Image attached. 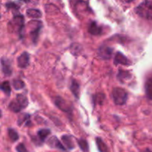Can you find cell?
I'll use <instances>...</instances> for the list:
<instances>
[{
  "mask_svg": "<svg viewBox=\"0 0 152 152\" xmlns=\"http://www.w3.org/2000/svg\"><path fill=\"white\" fill-rule=\"evenodd\" d=\"M136 13L140 17L152 19V0H144L136 7Z\"/></svg>",
  "mask_w": 152,
  "mask_h": 152,
  "instance_id": "1",
  "label": "cell"
},
{
  "mask_svg": "<svg viewBox=\"0 0 152 152\" xmlns=\"http://www.w3.org/2000/svg\"><path fill=\"white\" fill-rule=\"evenodd\" d=\"M28 101L26 96L23 94H18L16 99L12 100L9 104V109L15 113L19 112L28 106Z\"/></svg>",
  "mask_w": 152,
  "mask_h": 152,
  "instance_id": "2",
  "label": "cell"
},
{
  "mask_svg": "<svg viewBox=\"0 0 152 152\" xmlns=\"http://www.w3.org/2000/svg\"><path fill=\"white\" fill-rule=\"evenodd\" d=\"M112 97L116 105H125L127 102L128 93L125 89L121 88H114L112 91Z\"/></svg>",
  "mask_w": 152,
  "mask_h": 152,
  "instance_id": "3",
  "label": "cell"
},
{
  "mask_svg": "<svg viewBox=\"0 0 152 152\" xmlns=\"http://www.w3.org/2000/svg\"><path fill=\"white\" fill-rule=\"evenodd\" d=\"M10 24H11L12 31L13 32H16L18 34H21L22 29L24 28V18L23 16L19 15V16H16L13 19V20L10 21Z\"/></svg>",
  "mask_w": 152,
  "mask_h": 152,
  "instance_id": "4",
  "label": "cell"
},
{
  "mask_svg": "<svg viewBox=\"0 0 152 152\" xmlns=\"http://www.w3.org/2000/svg\"><path fill=\"white\" fill-rule=\"evenodd\" d=\"M30 56L27 52H24L17 59L18 66L21 68H25L29 65Z\"/></svg>",
  "mask_w": 152,
  "mask_h": 152,
  "instance_id": "5",
  "label": "cell"
},
{
  "mask_svg": "<svg viewBox=\"0 0 152 152\" xmlns=\"http://www.w3.org/2000/svg\"><path fill=\"white\" fill-rule=\"evenodd\" d=\"M113 50L108 46H101L99 49V55L102 59H108L112 56Z\"/></svg>",
  "mask_w": 152,
  "mask_h": 152,
  "instance_id": "6",
  "label": "cell"
},
{
  "mask_svg": "<svg viewBox=\"0 0 152 152\" xmlns=\"http://www.w3.org/2000/svg\"><path fill=\"white\" fill-rule=\"evenodd\" d=\"M55 104H56V106L59 108V109L62 110V111H65V112H68V111H71V107L69 104H68V102L65 100H64L61 97H57L55 99Z\"/></svg>",
  "mask_w": 152,
  "mask_h": 152,
  "instance_id": "7",
  "label": "cell"
},
{
  "mask_svg": "<svg viewBox=\"0 0 152 152\" xmlns=\"http://www.w3.org/2000/svg\"><path fill=\"white\" fill-rule=\"evenodd\" d=\"M114 64L118 65V64H122L124 65H130V61L128 59V58L126 56L120 52H117L114 57Z\"/></svg>",
  "mask_w": 152,
  "mask_h": 152,
  "instance_id": "8",
  "label": "cell"
},
{
  "mask_svg": "<svg viewBox=\"0 0 152 152\" xmlns=\"http://www.w3.org/2000/svg\"><path fill=\"white\" fill-rule=\"evenodd\" d=\"M1 71L5 76H10L12 74V68L10 65V62L7 59L1 58Z\"/></svg>",
  "mask_w": 152,
  "mask_h": 152,
  "instance_id": "9",
  "label": "cell"
},
{
  "mask_svg": "<svg viewBox=\"0 0 152 152\" xmlns=\"http://www.w3.org/2000/svg\"><path fill=\"white\" fill-rule=\"evenodd\" d=\"M34 28H31L30 33H31V35L32 37L33 40L35 42L36 40H37L39 36V33L40 30L42 28V24L39 21H36L35 22V26L33 27Z\"/></svg>",
  "mask_w": 152,
  "mask_h": 152,
  "instance_id": "10",
  "label": "cell"
},
{
  "mask_svg": "<svg viewBox=\"0 0 152 152\" xmlns=\"http://www.w3.org/2000/svg\"><path fill=\"white\" fill-rule=\"evenodd\" d=\"M145 90L147 97L152 100V74L148 77L145 81Z\"/></svg>",
  "mask_w": 152,
  "mask_h": 152,
  "instance_id": "11",
  "label": "cell"
},
{
  "mask_svg": "<svg viewBox=\"0 0 152 152\" xmlns=\"http://www.w3.org/2000/svg\"><path fill=\"white\" fill-rule=\"evenodd\" d=\"M88 31L92 35H100L102 34V28L99 26L96 22H92L89 25Z\"/></svg>",
  "mask_w": 152,
  "mask_h": 152,
  "instance_id": "12",
  "label": "cell"
},
{
  "mask_svg": "<svg viewBox=\"0 0 152 152\" xmlns=\"http://www.w3.org/2000/svg\"><path fill=\"white\" fill-rule=\"evenodd\" d=\"M48 145H50V147L58 148V149L60 150H63V151H65V150L66 149V148L62 145V144L59 142V140L56 137H50V139L48 140Z\"/></svg>",
  "mask_w": 152,
  "mask_h": 152,
  "instance_id": "13",
  "label": "cell"
},
{
  "mask_svg": "<svg viewBox=\"0 0 152 152\" xmlns=\"http://www.w3.org/2000/svg\"><path fill=\"white\" fill-rule=\"evenodd\" d=\"M62 140L68 149H74V147H75L74 143V140H73V138L71 136H69V135H64V136L62 137Z\"/></svg>",
  "mask_w": 152,
  "mask_h": 152,
  "instance_id": "14",
  "label": "cell"
},
{
  "mask_svg": "<svg viewBox=\"0 0 152 152\" xmlns=\"http://www.w3.org/2000/svg\"><path fill=\"white\" fill-rule=\"evenodd\" d=\"M80 84L78 83V82L76 81V80H73L71 85V91L73 93V94H74L77 99L80 97Z\"/></svg>",
  "mask_w": 152,
  "mask_h": 152,
  "instance_id": "15",
  "label": "cell"
},
{
  "mask_svg": "<svg viewBox=\"0 0 152 152\" xmlns=\"http://www.w3.org/2000/svg\"><path fill=\"white\" fill-rule=\"evenodd\" d=\"M50 134V131L49 129H41L37 132L39 138L41 142H44L46 140L47 137Z\"/></svg>",
  "mask_w": 152,
  "mask_h": 152,
  "instance_id": "16",
  "label": "cell"
},
{
  "mask_svg": "<svg viewBox=\"0 0 152 152\" xmlns=\"http://www.w3.org/2000/svg\"><path fill=\"white\" fill-rule=\"evenodd\" d=\"M26 14L31 18H40L42 13L37 9H28L26 11Z\"/></svg>",
  "mask_w": 152,
  "mask_h": 152,
  "instance_id": "17",
  "label": "cell"
},
{
  "mask_svg": "<svg viewBox=\"0 0 152 152\" xmlns=\"http://www.w3.org/2000/svg\"><path fill=\"white\" fill-rule=\"evenodd\" d=\"M96 145H97V148L98 149H99V151H108V147H107V145H105V142L102 141V139H100V138H96Z\"/></svg>",
  "mask_w": 152,
  "mask_h": 152,
  "instance_id": "18",
  "label": "cell"
},
{
  "mask_svg": "<svg viewBox=\"0 0 152 152\" xmlns=\"http://www.w3.org/2000/svg\"><path fill=\"white\" fill-rule=\"evenodd\" d=\"M1 89L2 91H4V94H7V95H9L11 92V88H10V83L8 81L3 82L1 85Z\"/></svg>",
  "mask_w": 152,
  "mask_h": 152,
  "instance_id": "19",
  "label": "cell"
},
{
  "mask_svg": "<svg viewBox=\"0 0 152 152\" xmlns=\"http://www.w3.org/2000/svg\"><path fill=\"white\" fill-rule=\"evenodd\" d=\"M12 86L16 90H20L25 87V83L21 80H14L12 83Z\"/></svg>",
  "mask_w": 152,
  "mask_h": 152,
  "instance_id": "20",
  "label": "cell"
},
{
  "mask_svg": "<svg viewBox=\"0 0 152 152\" xmlns=\"http://www.w3.org/2000/svg\"><path fill=\"white\" fill-rule=\"evenodd\" d=\"M30 116L27 114H22V115L19 117V120H18V124L19 126L22 124V123H27V125H29V123H31V121L29 120Z\"/></svg>",
  "mask_w": 152,
  "mask_h": 152,
  "instance_id": "21",
  "label": "cell"
},
{
  "mask_svg": "<svg viewBox=\"0 0 152 152\" xmlns=\"http://www.w3.org/2000/svg\"><path fill=\"white\" fill-rule=\"evenodd\" d=\"M77 143H78L79 146L81 148L83 151H88V142L86 140L80 139L77 140Z\"/></svg>",
  "mask_w": 152,
  "mask_h": 152,
  "instance_id": "22",
  "label": "cell"
},
{
  "mask_svg": "<svg viewBox=\"0 0 152 152\" xmlns=\"http://www.w3.org/2000/svg\"><path fill=\"white\" fill-rule=\"evenodd\" d=\"M8 136L13 142H15V141H16L19 139V134H18V133L16 131L12 129H8Z\"/></svg>",
  "mask_w": 152,
  "mask_h": 152,
  "instance_id": "23",
  "label": "cell"
},
{
  "mask_svg": "<svg viewBox=\"0 0 152 152\" xmlns=\"http://www.w3.org/2000/svg\"><path fill=\"white\" fill-rule=\"evenodd\" d=\"M131 74H129V72L127 71H120L118 74V79H120V81H123V80H126L127 79L130 78Z\"/></svg>",
  "mask_w": 152,
  "mask_h": 152,
  "instance_id": "24",
  "label": "cell"
},
{
  "mask_svg": "<svg viewBox=\"0 0 152 152\" xmlns=\"http://www.w3.org/2000/svg\"><path fill=\"white\" fill-rule=\"evenodd\" d=\"M95 101L96 102H98L99 104H102V102L104 101L105 99V95L103 94H98L95 96Z\"/></svg>",
  "mask_w": 152,
  "mask_h": 152,
  "instance_id": "25",
  "label": "cell"
},
{
  "mask_svg": "<svg viewBox=\"0 0 152 152\" xmlns=\"http://www.w3.org/2000/svg\"><path fill=\"white\" fill-rule=\"evenodd\" d=\"M16 151H19V152L27 151V149H26V148H25V146L23 145V144H22V143L19 144V145H17V147H16Z\"/></svg>",
  "mask_w": 152,
  "mask_h": 152,
  "instance_id": "26",
  "label": "cell"
},
{
  "mask_svg": "<svg viewBox=\"0 0 152 152\" xmlns=\"http://www.w3.org/2000/svg\"><path fill=\"white\" fill-rule=\"evenodd\" d=\"M123 1H125V2H131V1H134V0H123Z\"/></svg>",
  "mask_w": 152,
  "mask_h": 152,
  "instance_id": "27",
  "label": "cell"
}]
</instances>
